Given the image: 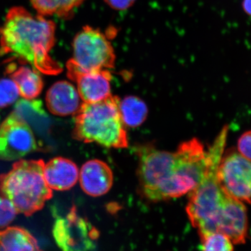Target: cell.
Here are the masks:
<instances>
[{
	"label": "cell",
	"mask_w": 251,
	"mask_h": 251,
	"mask_svg": "<svg viewBox=\"0 0 251 251\" xmlns=\"http://www.w3.org/2000/svg\"><path fill=\"white\" fill-rule=\"evenodd\" d=\"M55 29L53 21L41 15L33 16L21 6L11 8L0 27V56H6V62L29 64L42 74L57 75L62 68L50 54Z\"/></svg>",
	"instance_id": "cell-2"
},
{
	"label": "cell",
	"mask_w": 251,
	"mask_h": 251,
	"mask_svg": "<svg viewBox=\"0 0 251 251\" xmlns=\"http://www.w3.org/2000/svg\"><path fill=\"white\" fill-rule=\"evenodd\" d=\"M31 127L11 113L0 125V159L15 161L38 150Z\"/></svg>",
	"instance_id": "cell-9"
},
{
	"label": "cell",
	"mask_w": 251,
	"mask_h": 251,
	"mask_svg": "<svg viewBox=\"0 0 251 251\" xmlns=\"http://www.w3.org/2000/svg\"><path fill=\"white\" fill-rule=\"evenodd\" d=\"M46 101L50 112L60 117L76 114L83 103L77 89L64 80L51 86L46 94Z\"/></svg>",
	"instance_id": "cell-12"
},
{
	"label": "cell",
	"mask_w": 251,
	"mask_h": 251,
	"mask_svg": "<svg viewBox=\"0 0 251 251\" xmlns=\"http://www.w3.org/2000/svg\"><path fill=\"white\" fill-rule=\"evenodd\" d=\"M79 180L86 194L99 197L110 191L113 183V175L108 164L94 159L86 162L81 168Z\"/></svg>",
	"instance_id": "cell-11"
},
{
	"label": "cell",
	"mask_w": 251,
	"mask_h": 251,
	"mask_svg": "<svg viewBox=\"0 0 251 251\" xmlns=\"http://www.w3.org/2000/svg\"><path fill=\"white\" fill-rule=\"evenodd\" d=\"M19 95V90L14 80L0 79V108H6L14 103Z\"/></svg>",
	"instance_id": "cell-20"
},
{
	"label": "cell",
	"mask_w": 251,
	"mask_h": 251,
	"mask_svg": "<svg viewBox=\"0 0 251 251\" xmlns=\"http://www.w3.org/2000/svg\"><path fill=\"white\" fill-rule=\"evenodd\" d=\"M52 234L62 251H94L99 233L72 208L64 218L54 222Z\"/></svg>",
	"instance_id": "cell-8"
},
{
	"label": "cell",
	"mask_w": 251,
	"mask_h": 251,
	"mask_svg": "<svg viewBox=\"0 0 251 251\" xmlns=\"http://www.w3.org/2000/svg\"><path fill=\"white\" fill-rule=\"evenodd\" d=\"M227 133L228 127L225 126L207 150V171L202 181L189 193L186 213L200 237L221 232L234 244H242L247 240L249 230L247 207L225 192L217 176Z\"/></svg>",
	"instance_id": "cell-1"
},
{
	"label": "cell",
	"mask_w": 251,
	"mask_h": 251,
	"mask_svg": "<svg viewBox=\"0 0 251 251\" xmlns=\"http://www.w3.org/2000/svg\"><path fill=\"white\" fill-rule=\"evenodd\" d=\"M115 50L106 35L98 29L85 26L73 41V57L67 64L72 78L81 72L111 70L115 67Z\"/></svg>",
	"instance_id": "cell-6"
},
{
	"label": "cell",
	"mask_w": 251,
	"mask_h": 251,
	"mask_svg": "<svg viewBox=\"0 0 251 251\" xmlns=\"http://www.w3.org/2000/svg\"><path fill=\"white\" fill-rule=\"evenodd\" d=\"M242 7L246 14L251 16V0H243Z\"/></svg>",
	"instance_id": "cell-24"
},
{
	"label": "cell",
	"mask_w": 251,
	"mask_h": 251,
	"mask_svg": "<svg viewBox=\"0 0 251 251\" xmlns=\"http://www.w3.org/2000/svg\"><path fill=\"white\" fill-rule=\"evenodd\" d=\"M112 9L117 11H125L133 6L135 0H104Z\"/></svg>",
	"instance_id": "cell-23"
},
{
	"label": "cell",
	"mask_w": 251,
	"mask_h": 251,
	"mask_svg": "<svg viewBox=\"0 0 251 251\" xmlns=\"http://www.w3.org/2000/svg\"><path fill=\"white\" fill-rule=\"evenodd\" d=\"M120 103V99L112 95L96 103H82L75 114L74 138L105 148H127L128 138Z\"/></svg>",
	"instance_id": "cell-4"
},
{
	"label": "cell",
	"mask_w": 251,
	"mask_h": 251,
	"mask_svg": "<svg viewBox=\"0 0 251 251\" xmlns=\"http://www.w3.org/2000/svg\"><path fill=\"white\" fill-rule=\"evenodd\" d=\"M237 151L251 161V130L243 133L238 140Z\"/></svg>",
	"instance_id": "cell-22"
},
{
	"label": "cell",
	"mask_w": 251,
	"mask_h": 251,
	"mask_svg": "<svg viewBox=\"0 0 251 251\" xmlns=\"http://www.w3.org/2000/svg\"><path fill=\"white\" fill-rule=\"evenodd\" d=\"M13 113L27 123L39 134L45 135L49 129V116L40 100L21 99L15 105Z\"/></svg>",
	"instance_id": "cell-15"
},
{
	"label": "cell",
	"mask_w": 251,
	"mask_h": 251,
	"mask_svg": "<svg viewBox=\"0 0 251 251\" xmlns=\"http://www.w3.org/2000/svg\"><path fill=\"white\" fill-rule=\"evenodd\" d=\"M120 111L125 126L130 128H136L143 124L148 114L145 102L134 96L125 97L120 100Z\"/></svg>",
	"instance_id": "cell-17"
},
{
	"label": "cell",
	"mask_w": 251,
	"mask_h": 251,
	"mask_svg": "<svg viewBox=\"0 0 251 251\" xmlns=\"http://www.w3.org/2000/svg\"><path fill=\"white\" fill-rule=\"evenodd\" d=\"M17 213L12 203L0 196V230L6 228L14 221Z\"/></svg>",
	"instance_id": "cell-21"
},
{
	"label": "cell",
	"mask_w": 251,
	"mask_h": 251,
	"mask_svg": "<svg viewBox=\"0 0 251 251\" xmlns=\"http://www.w3.org/2000/svg\"><path fill=\"white\" fill-rule=\"evenodd\" d=\"M217 176L227 195L244 204H251V161L237 151H229L220 161Z\"/></svg>",
	"instance_id": "cell-7"
},
{
	"label": "cell",
	"mask_w": 251,
	"mask_h": 251,
	"mask_svg": "<svg viewBox=\"0 0 251 251\" xmlns=\"http://www.w3.org/2000/svg\"><path fill=\"white\" fill-rule=\"evenodd\" d=\"M46 183L52 190L67 191L76 184L79 179V170L71 160L57 157L44 166Z\"/></svg>",
	"instance_id": "cell-13"
},
{
	"label": "cell",
	"mask_w": 251,
	"mask_h": 251,
	"mask_svg": "<svg viewBox=\"0 0 251 251\" xmlns=\"http://www.w3.org/2000/svg\"><path fill=\"white\" fill-rule=\"evenodd\" d=\"M38 14L42 16H56L69 18L73 11L80 6L85 0H30Z\"/></svg>",
	"instance_id": "cell-18"
},
{
	"label": "cell",
	"mask_w": 251,
	"mask_h": 251,
	"mask_svg": "<svg viewBox=\"0 0 251 251\" xmlns=\"http://www.w3.org/2000/svg\"><path fill=\"white\" fill-rule=\"evenodd\" d=\"M137 153L140 192L148 201L158 202L181 197L196 188L176 151L145 145L140 147Z\"/></svg>",
	"instance_id": "cell-3"
},
{
	"label": "cell",
	"mask_w": 251,
	"mask_h": 251,
	"mask_svg": "<svg viewBox=\"0 0 251 251\" xmlns=\"http://www.w3.org/2000/svg\"><path fill=\"white\" fill-rule=\"evenodd\" d=\"M71 80L76 82L77 92L83 103H96L111 96L110 70L81 72Z\"/></svg>",
	"instance_id": "cell-10"
},
{
	"label": "cell",
	"mask_w": 251,
	"mask_h": 251,
	"mask_svg": "<svg viewBox=\"0 0 251 251\" xmlns=\"http://www.w3.org/2000/svg\"><path fill=\"white\" fill-rule=\"evenodd\" d=\"M0 251H44L37 241L23 227H6L0 230Z\"/></svg>",
	"instance_id": "cell-16"
},
{
	"label": "cell",
	"mask_w": 251,
	"mask_h": 251,
	"mask_svg": "<svg viewBox=\"0 0 251 251\" xmlns=\"http://www.w3.org/2000/svg\"><path fill=\"white\" fill-rule=\"evenodd\" d=\"M6 72L17 85L20 94L25 99H34L42 92L44 82L39 72L27 67H17L15 63H10Z\"/></svg>",
	"instance_id": "cell-14"
},
{
	"label": "cell",
	"mask_w": 251,
	"mask_h": 251,
	"mask_svg": "<svg viewBox=\"0 0 251 251\" xmlns=\"http://www.w3.org/2000/svg\"><path fill=\"white\" fill-rule=\"evenodd\" d=\"M44 166L42 160H21L0 176V193L18 213L31 216L52 198V190L44 176Z\"/></svg>",
	"instance_id": "cell-5"
},
{
	"label": "cell",
	"mask_w": 251,
	"mask_h": 251,
	"mask_svg": "<svg viewBox=\"0 0 251 251\" xmlns=\"http://www.w3.org/2000/svg\"><path fill=\"white\" fill-rule=\"evenodd\" d=\"M202 251H234L230 238L221 232H211L201 237Z\"/></svg>",
	"instance_id": "cell-19"
}]
</instances>
